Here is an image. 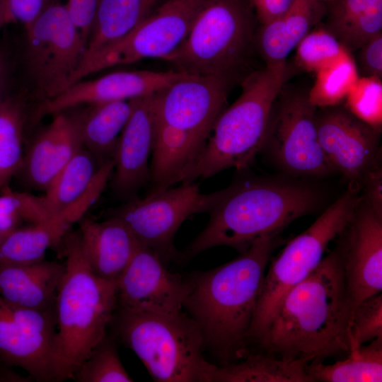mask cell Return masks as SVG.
Wrapping results in <instances>:
<instances>
[{"label":"cell","instance_id":"6da1fadb","mask_svg":"<svg viewBox=\"0 0 382 382\" xmlns=\"http://www.w3.org/2000/svg\"><path fill=\"white\" fill-rule=\"evenodd\" d=\"M279 235L261 237L236 258L187 277L183 311L199 327L204 350L217 365L238 361L250 351L249 332L267 265L282 242Z\"/></svg>","mask_w":382,"mask_h":382},{"label":"cell","instance_id":"7a4b0ae2","mask_svg":"<svg viewBox=\"0 0 382 382\" xmlns=\"http://www.w3.org/2000/svg\"><path fill=\"white\" fill-rule=\"evenodd\" d=\"M342 259L336 247L282 299L257 345L286 360L308 364L344 358L350 352Z\"/></svg>","mask_w":382,"mask_h":382},{"label":"cell","instance_id":"3957f363","mask_svg":"<svg viewBox=\"0 0 382 382\" xmlns=\"http://www.w3.org/2000/svg\"><path fill=\"white\" fill-rule=\"evenodd\" d=\"M238 171L240 175L219 190L208 223L182 253L181 260L217 246L242 253L257 239L279 235L292 221L312 213L323 198L316 185L304 180Z\"/></svg>","mask_w":382,"mask_h":382},{"label":"cell","instance_id":"277c9868","mask_svg":"<svg viewBox=\"0 0 382 382\" xmlns=\"http://www.w3.org/2000/svg\"><path fill=\"white\" fill-rule=\"evenodd\" d=\"M65 272L56 305L55 381L75 372L107 334L117 309L115 282L96 275L85 257L78 231L63 239Z\"/></svg>","mask_w":382,"mask_h":382},{"label":"cell","instance_id":"5b68a950","mask_svg":"<svg viewBox=\"0 0 382 382\" xmlns=\"http://www.w3.org/2000/svg\"><path fill=\"white\" fill-rule=\"evenodd\" d=\"M290 73L285 61L249 74L238 98L219 115L204 147L173 185L204 180L231 168L247 169L261 151L273 103Z\"/></svg>","mask_w":382,"mask_h":382},{"label":"cell","instance_id":"8992f818","mask_svg":"<svg viewBox=\"0 0 382 382\" xmlns=\"http://www.w3.org/2000/svg\"><path fill=\"white\" fill-rule=\"evenodd\" d=\"M111 325L157 382H209L214 364L204 357L199 327L184 311L172 314L118 308Z\"/></svg>","mask_w":382,"mask_h":382},{"label":"cell","instance_id":"52a82bcc","mask_svg":"<svg viewBox=\"0 0 382 382\" xmlns=\"http://www.w3.org/2000/svg\"><path fill=\"white\" fill-rule=\"evenodd\" d=\"M256 21L250 0H207L166 61L187 74H237L254 45Z\"/></svg>","mask_w":382,"mask_h":382},{"label":"cell","instance_id":"ba28073f","mask_svg":"<svg viewBox=\"0 0 382 382\" xmlns=\"http://www.w3.org/2000/svg\"><path fill=\"white\" fill-rule=\"evenodd\" d=\"M360 199L359 190L349 186L304 231L270 259L250 330L251 345H257L282 299L318 266L330 242L350 221Z\"/></svg>","mask_w":382,"mask_h":382},{"label":"cell","instance_id":"9c48e42d","mask_svg":"<svg viewBox=\"0 0 382 382\" xmlns=\"http://www.w3.org/2000/svg\"><path fill=\"white\" fill-rule=\"evenodd\" d=\"M286 84L273 103L260 152L284 175L306 179L334 173L318 140L317 108L308 91Z\"/></svg>","mask_w":382,"mask_h":382},{"label":"cell","instance_id":"30bf717a","mask_svg":"<svg viewBox=\"0 0 382 382\" xmlns=\"http://www.w3.org/2000/svg\"><path fill=\"white\" fill-rule=\"evenodd\" d=\"M219 191L201 192L195 182L180 183L159 192L126 201L110 217L123 222L139 244L156 253L166 266L181 260L174 238L181 224L191 215L208 213Z\"/></svg>","mask_w":382,"mask_h":382},{"label":"cell","instance_id":"8fae6325","mask_svg":"<svg viewBox=\"0 0 382 382\" xmlns=\"http://www.w3.org/2000/svg\"><path fill=\"white\" fill-rule=\"evenodd\" d=\"M207 0H166L132 30L118 40L85 55L74 83L115 65L146 58L166 60L188 34Z\"/></svg>","mask_w":382,"mask_h":382},{"label":"cell","instance_id":"7c38bea8","mask_svg":"<svg viewBox=\"0 0 382 382\" xmlns=\"http://www.w3.org/2000/svg\"><path fill=\"white\" fill-rule=\"evenodd\" d=\"M25 29L30 73L41 94L53 98L73 85L87 45L65 5L47 6Z\"/></svg>","mask_w":382,"mask_h":382},{"label":"cell","instance_id":"4fadbf2b","mask_svg":"<svg viewBox=\"0 0 382 382\" xmlns=\"http://www.w3.org/2000/svg\"><path fill=\"white\" fill-rule=\"evenodd\" d=\"M237 74H186L155 93L156 121L187 134L201 152Z\"/></svg>","mask_w":382,"mask_h":382},{"label":"cell","instance_id":"5bb4252c","mask_svg":"<svg viewBox=\"0 0 382 382\" xmlns=\"http://www.w3.org/2000/svg\"><path fill=\"white\" fill-rule=\"evenodd\" d=\"M56 326L55 311L24 308L0 296V359L33 380L55 381Z\"/></svg>","mask_w":382,"mask_h":382},{"label":"cell","instance_id":"9a60e30c","mask_svg":"<svg viewBox=\"0 0 382 382\" xmlns=\"http://www.w3.org/2000/svg\"><path fill=\"white\" fill-rule=\"evenodd\" d=\"M316 125L321 149L335 173L359 190L364 178L381 163L380 136L343 104L317 108Z\"/></svg>","mask_w":382,"mask_h":382},{"label":"cell","instance_id":"2e32d148","mask_svg":"<svg viewBox=\"0 0 382 382\" xmlns=\"http://www.w3.org/2000/svg\"><path fill=\"white\" fill-rule=\"evenodd\" d=\"M337 238L351 322L363 300L382 292V214L360 197L350 221Z\"/></svg>","mask_w":382,"mask_h":382},{"label":"cell","instance_id":"e0dca14e","mask_svg":"<svg viewBox=\"0 0 382 382\" xmlns=\"http://www.w3.org/2000/svg\"><path fill=\"white\" fill-rule=\"evenodd\" d=\"M115 286L118 308L161 314L183 311L190 291L187 278L170 272L156 253L141 244Z\"/></svg>","mask_w":382,"mask_h":382},{"label":"cell","instance_id":"ac0fdd59","mask_svg":"<svg viewBox=\"0 0 382 382\" xmlns=\"http://www.w3.org/2000/svg\"><path fill=\"white\" fill-rule=\"evenodd\" d=\"M131 113L114 156L113 192L126 201L137 197L150 181V163L156 137L155 94L129 100Z\"/></svg>","mask_w":382,"mask_h":382},{"label":"cell","instance_id":"d6986e66","mask_svg":"<svg viewBox=\"0 0 382 382\" xmlns=\"http://www.w3.org/2000/svg\"><path fill=\"white\" fill-rule=\"evenodd\" d=\"M187 74L177 70L117 71L79 81L60 95L47 100L40 112L57 114L83 104L129 100L155 94Z\"/></svg>","mask_w":382,"mask_h":382},{"label":"cell","instance_id":"ffe728a7","mask_svg":"<svg viewBox=\"0 0 382 382\" xmlns=\"http://www.w3.org/2000/svg\"><path fill=\"white\" fill-rule=\"evenodd\" d=\"M114 167V159L100 165L81 148L45 191L43 198L51 216L71 209L86 213L104 190Z\"/></svg>","mask_w":382,"mask_h":382},{"label":"cell","instance_id":"44dd1931","mask_svg":"<svg viewBox=\"0 0 382 382\" xmlns=\"http://www.w3.org/2000/svg\"><path fill=\"white\" fill-rule=\"evenodd\" d=\"M54 115L24 154L21 168L30 185L45 191L83 147L74 114Z\"/></svg>","mask_w":382,"mask_h":382},{"label":"cell","instance_id":"7402d4cb","mask_svg":"<svg viewBox=\"0 0 382 382\" xmlns=\"http://www.w3.org/2000/svg\"><path fill=\"white\" fill-rule=\"evenodd\" d=\"M78 230L82 248L92 271L115 282L127 266L139 243L120 220L103 221L82 218Z\"/></svg>","mask_w":382,"mask_h":382},{"label":"cell","instance_id":"603a6c76","mask_svg":"<svg viewBox=\"0 0 382 382\" xmlns=\"http://www.w3.org/2000/svg\"><path fill=\"white\" fill-rule=\"evenodd\" d=\"M64 263L45 259L31 264H0V296L16 306L55 311Z\"/></svg>","mask_w":382,"mask_h":382},{"label":"cell","instance_id":"cb8c5ba5","mask_svg":"<svg viewBox=\"0 0 382 382\" xmlns=\"http://www.w3.org/2000/svg\"><path fill=\"white\" fill-rule=\"evenodd\" d=\"M326 11L318 0H294L289 8L255 32L254 45L266 65L286 61L299 42L319 23Z\"/></svg>","mask_w":382,"mask_h":382},{"label":"cell","instance_id":"d4e9b609","mask_svg":"<svg viewBox=\"0 0 382 382\" xmlns=\"http://www.w3.org/2000/svg\"><path fill=\"white\" fill-rule=\"evenodd\" d=\"M86 105L74 116L83 148L103 165L114 159L120 136L131 113V103L129 100Z\"/></svg>","mask_w":382,"mask_h":382},{"label":"cell","instance_id":"484cf974","mask_svg":"<svg viewBox=\"0 0 382 382\" xmlns=\"http://www.w3.org/2000/svg\"><path fill=\"white\" fill-rule=\"evenodd\" d=\"M325 5L322 24L350 53L382 33V0H333Z\"/></svg>","mask_w":382,"mask_h":382},{"label":"cell","instance_id":"4316f807","mask_svg":"<svg viewBox=\"0 0 382 382\" xmlns=\"http://www.w3.org/2000/svg\"><path fill=\"white\" fill-rule=\"evenodd\" d=\"M308 364L286 360L262 349L250 351L242 359L225 365L214 364L209 382H313Z\"/></svg>","mask_w":382,"mask_h":382},{"label":"cell","instance_id":"83f0119b","mask_svg":"<svg viewBox=\"0 0 382 382\" xmlns=\"http://www.w3.org/2000/svg\"><path fill=\"white\" fill-rule=\"evenodd\" d=\"M71 226L59 217L24 224L3 239L0 264H31L45 259L50 248L59 246Z\"/></svg>","mask_w":382,"mask_h":382},{"label":"cell","instance_id":"f1b7e54d","mask_svg":"<svg viewBox=\"0 0 382 382\" xmlns=\"http://www.w3.org/2000/svg\"><path fill=\"white\" fill-rule=\"evenodd\" d=\"M161 2L163 0H100L84 56L126 35Z\"/></svg>","mask_w":382,"mask_h":382},{"label":"cell","instance_id":"f546056e","mask_svg":"<svg viewBox=\"0 0 382 382\" xmlns=\"http://www.w3.org/2000/svg\"><path fill=\"white\" fill-rule=\"evenodd\" d=\"M313 382H381L382 337L361 345L334 364L310 363Z\"/></svg>","mask_w":382,"mask_h":382},{"label":"cell","instance_id":"4dcf8cb0","mask_svg":"<svg viewBox=\"0 0 382 382\" xmlns=\"http://www.w3.org/2000/svg\"><path fill=\"white\" fill-rule=\"evenodd\" d=\"M23 113L21 103L5 98L0 105V189L21 170Z\"/></svg>","mask_w":382,"mask_h":382},{"label":"cell","instance_id":"1f68e13d","mask_svg":"<svg viewBox=\"0 0 382 382\" xmlns=\"http://www.w3.org/2000/svg\"><path fill=\"white\" fill-rule=\"evenodd\" d=\"M315 74L316 79L308 96L317 108L343 104L359 76L350 52Z\"/></svg>","mask_w":382,"mask_h":382},{"label":"cell","instance_id":"d6a6232c","mask_svg":"<svg viewBox=\"0 0 382 382\" xmlns=\"http://www.w3.org/2000/svg\"><path fill=\"white\" fill-rule=\"evenodd\" d=\"M0 194V236L2 241L20 226L52 218L43 196L13 190L8 185Z\"/></svg>","mask_w":382,"mask_h":382},{"label":"cell","instance_id":"836d02e7","mask_svg":"<svg viewBox=\"0 0 382 382\" xmlns=\"http://www.w3.org/2000/svg\"><path fill=\"white\" fill-rule=\"evenodd\" d=\"M77 382H132L125 369L114 337L106 334L75 372Z\"/></svg>","mask_w":382,"mask_h":382},{"label":"cell","instance_id":"e575fe53","mask_svg":"<svg viewBox=\"0 0 382 382\" xmlns=\"http://www.w3.org/2000/svg\"><path fill=\"white\" fill-rule=\"evenodd\" d=\"M296 47L297 65L306 71L314 73L349 52L324 27L322 21L316 25Z\"/></svg>","mask_w":382,"mask_h":382},{"label":"cell","instance_id":"d590c367","mask_svg":"<svg viewBox=\"0 0 382 382\" xmlns=\"http://www.w3.org/2000/svg\"><path fill=\"white\" fill-rule=\"evenodd\" d=\"M343 105L357 118L381 132V79L359 76L349 92Z\"/></svg>","mask_w":382,"mask_h":382},{"label":"cell","instance_id":"8d00e7d4","mask_svg":"<svg viewBox=\"0 0 382 382\" xmlns=\"http://www.w3.org/2000/svg\"><path fill=\"white\" fill-rule=\"evenodd\" d=\"M348 336L350 352L382 337L381 292L365 299L357 306L352 316Z\"/></svg>","mask_w":382,"mask_h":382},{"label":"cell","instance_id":"74e56055","mask_svg":"<svg viewBox=\"0 0 382 382\" xmlns=\"http://www.w3.org/2000/svg\"><path fill=\"white\" fill-rule=\"evenodd\" d=\"M354 58L359 76L382 77V33L357 50Z\"/></svg>","mask_w":382,"mask_h":382},{"label":"cell","instance_id":"f35d334b","mask_svg":"<svg viewBox=\"0 0 382 382\" xmlns=\"http://www.w3.org/2000/svg\"><path fill=\"white\" fill-rule=\"evenodd\" d=\"M100 0H67L65 7L75 27L87 45Z\"/></svg>","mask_w":382,"mask_h":382},{"label":"cell","instance_id":"ab89813d","mask_svg":"<svg viewBox=\"0 0 382 382\" xmlns=\"http://www.w3.org/2000/svg\"><path fill=\"white\" fill-rule=\"evenodd\" d=\"M47 1L7 0L10 21H18L28 28L47 7Z\"/></svg>","mask_w":382,"mask_h":382},{"label":"cell","instance_id":"60d3db41","mask_svg":"<svg viewBox=\"0 0 382 382\" xmlns=\"http://www.w3.org/2000/svg\"><path fill=\"white\" fill-rule=\"evenodd\" d=\"M382 168L381 163L368 173L359 187L360 197L377 213L382 214Z\"/></svg>","mask_w":382,"mask_h":382},{"label":"cell","instance_id":"b9f144b4","mask_svg":"<svg viewBox=\"0 0 382 382\" xmlns=\"http://www.w3.org/2000/svg\"><path fill=\"white\" fill-rule=\"evenodd\" d=\"M257 21L266 24L284 14L294 0H250Z\"/></svg>","mask_w":382,"mask_h":382},{"label":"cell","instance_id":"7bdbcfd3","mask_svg":"<svg viewBox=\"0 0 382 382\" xmlns=\"http://www.w3.org/2000/svg\"><path fill=\"white\" fill-rule=\"evenodd\" d=\"M33 381L29 376H23L8 367H0V382H28Z\"/></svg>","mask_w":382,"mask_h":382},{"label":"cell","instance_id":"ee69618b","mask_svg":"<svg viewBox=\"0 0 382 382\" xmlns=\"http://www.w3.org/2000/svg\"><path fill=\"white\" fill-rule=\"evenodd\" d=\"M6 64L3 52H0V105L5 100L3 98V91L6 79Z\"/></svg>","mask_w":382,"mask_h":382},{"label":"cell","instance_id":"f6af8a7d","mask_svg":"<svg viewBox=\"0 0 382 382\" xmlns=\"http://www.w3.org/2000/svg\"><path fill=\"white\" fill-rule=\"evenodd\" d=\"M9 21L7 0H0V30L5 23Z\"/></svg>","mask_w":382,"mask_h":382},{"label":"cell","instance_id":"bcb514c9","mask_svg":"<svg viewBox=\"0 0 382 382\" xmlns=\"http://www.w3.org/2000/svg\"><path fill=\"white\" fill-rule=\"evenodd\" d=\"M318 1H322L323 3H328V2H330V1H333V0H318Z\"/></svg>","mask_w":382,"mask_h":382},{"label":"cell","instance_id":"7dc6e473","mask_svg":"<svg viewBox=\"0 0 382 382\" xmlns=\"http://www.w3.org/2000/svg\"><path fill=\"white\" fill-rule=\"evenodd\" d=\"M1 241H2V238H1V237L0 236V244H1Z\"/></svg>","mask_w":382,"mask_h":382}]
</instances>
